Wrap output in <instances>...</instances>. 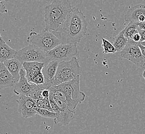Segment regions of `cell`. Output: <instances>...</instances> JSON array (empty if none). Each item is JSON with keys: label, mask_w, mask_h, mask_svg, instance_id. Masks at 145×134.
<instances>
[{"label": "cell", "mask_w": 145, "mask_h": 134, "mask_svg": "<svg viewBox=\"0 0 145 134\" xmlns=\"http://www.w3.org/2000/svg\"><path fill=\"white\" fill-rule=\"evenodd\" d=\"M72 9L70 2L63 0L54 1L46 6L44 9L45 30L57 31L63 23Z\"/></svg>", "instance_id": "cell-1"}, {"label": "cell", "mask_w": 145, "mask_h": 134, "mask_svg": "<svg viewBox=\"0 0 145 134\" xmlns=\"http://www.w3.org/2000/svg\"><path fill=\"white\" fill-rule=\"evenodd\" d=\"M88 30V22L77 25L62 24L56 31L52 32L63 45H77Z\"/></svg>", "instance_id": "cell-2"}, {"label": "cell", "mask_w": 145, "mask_h": 134, "mask_svg": "<svg viewBox=\"0 0 145 134\" xmlns=\"http://www.w3.org/2000/svg\"><path fill=\"white\" fill-rule=\"evenodd\" d=\"M81 72V67L76 57L69 62H59L56 76L51 83V86H56L74 80L79 78Z\"/></svg>", "instance_id": "cell-3"}, {"label": "cell", "mask_w": 145, "mask_h": 134, "mask_svg": "<svg viewBox=\"0 0 145 134\" xmlns=\"http://www.w3.org/2000/svg\"><path fill=\"white\" fill-rule=\"evenodd\" d=\"M80 79L76 78L55 87L57 89L64 92L67 98L68 108L75 112L78 104H81L85 99L86 95L80 90Z\"/></svg>", "instance_id": "cell-4"}, {"label": "cell", "mask_w": 145, "mask_h": 134, "mask_svg": "<svg viewBox=\"0 0 145 134\" xmlns=\"http://www.w3.org/2000/svg\"><path fill=\"white\" fill-rule=\"evenodd\" d=\"M27 41L30 45H33L45 53L62 44L52 32L45 30L39 33H31L27 38Z\"/></svg>", "instance_id": "cell-5"}, {"label": "cell", "mask_w": 145, "mask_h": 134, "mask_svg": "<svg viewBox=\"0 0 145 134\" xmlns=\"http://www.w3.org/2000/svg\"><path fill=\"white\" fill-rule=\"evenodd\" d=\"M78 53L77 45L61 44L46 52V56L49 62L57 61L61 62L71 60L76 57Z\"/></svg>", "instance_id": "cell-6"}, {"label": "cell", "mask_w": 145, "mask_h": 134, "mask_svg": "<svg viewBox=\"0 0 145 134\" xmlns=\"http://www.w3.org/2000/svg\"><path fill=\"white\" fill-rule=\"evenodd\" d=\"M14 58L19 60L22 64L25 62H39L46 65L50 62L45 52L31 45L17 51Z\"/></svg>", "instance_id": "cell-7"}, {"label": "cell", "mask_w": 145, "mask_h": 134, "mask_svg": "<svg viewBox=\"0 0 145 134\" xmlns=\"http://www.w3.org/2000/svg\"><path fill=\"white\" fill-rule=\"evenodd\" d=\"M120 56L123 58L130 60L137 67L142 68H145V58L142 55L139 45L131 40H128V43L126 47L120 52Z\"/></svg>", "instance_id": "cell-8"}, {"label": "cell", "mask_w": 145, "mask_h": 134, "mask_svg": "<svg viewBox=\"0 0 145 134\" xmlns=\"http://www.w3.org/2000/svg\"><path fill=\"white\" fill-rule=\"evenodd\" d=\"M18 103V111L25 119L34 117L37 114L36 100L23 95H19L17 100Z\"/></svg>", "instance_id": "cell-9"}, {"label": "cell", "mask_w": 145, "mask_h": 134, "mask_svg": "<svg viewBox=\"0 0 145 134\" xmlns=\"http://www.w3.org/2000/svg\"><path fill=\"white\" fill-rule=\"evenodd\" d=\"M37 89L36 84H30L26 77V72L23 67L20 71V81L14 86V93L17 95H23L29 98H32Z\"/></svg>", "instance_id": "cell-10"}, {"label": "cell", "mask_w": 145, "mask_h": 134, "mask_svg": "<svg viewBox=\"0 0 145 134\" xmlns=\"http://www.w3.org/2000/svg\"><path fill=\"white\" fill-rule=\"evenodd\" d=\"M56 102L59 108V112L56 114L57 118L54 120L55 124L61 123L63 125H67L74 119L75 112L71 110L67 104L57 98L52 97Z\"/></svg>", "instance_id": "cell-11"}, {"label": "cell", "mask_w": 145, "mask_h": 134, "mask_svg": "<svg viewBox=\"0 0 145 134\" xmlns=\"http://www.w3.org/2000/svg\"><path fill=\"white\" fill-rule=\"evenodd\" d=\"M125 20L134 23L145 22V5L138 4L129 9L125 14Z\"/></svg>", "instance_id": "cell-12"}, {"label": "cell", "mask_w": 145, "mask_h": 134, "mask_svg": "<svg viewBox=\"0 0 145 134\" xmlns=\"http://www.w3.org/2000/svg\"><path fill=\"white\" fill-rule=\"evenodd\" d=\"M45 64L39 62H25L23 67L26 72V77L30 83L32 80L40 73H42Z\"/></svg>", "instance_id": "cell-13"}, {"label": "cell", "mask_w": 145, "mask_h": 134, "mask_svg": "<svg viewBox=\"0 0 145 134\" xmlns=\"http://www.w3.org/2000/svg\"><path fill=\"white\" fill-rule=\"evenodd\" d=\"M16 83L14 78L9 72L4 63L0 64V88L3 89L6 88L12 87Z\"/></svg>", "instance_id": "cell-14"}, {"label": "cell", "mask_w": 145, "mask_h": 134, "mask_svg": "<svg viewBox=\"0 0 145 134\" xmlns=\"http://www.w3.org/2000/svg\"><path fill=\"white\" fill-rule=\"evenodd\" d=\"M87 22L86 17L82 11L76 7H72L63 24L66 25H77Z\"/></svg>", "instance_id": "cell-15"}, {"label": "cell", "mask_w": 145, "mask_h": 134, "mask_svg": "<svg viewBox=\"0 0 145 134\" xmlns=\"http://www.w3.org/2000/svg\"><path fill=\"white\" fill-rule=\"evenodd\" d=\"M59 62L52 61L45 65L42 69V73L45 79V84L51 86V83L56 76Z\"/></svg>", "instance_id": "cell-16"}, {"label": "cell", "mask_w": 145, "mask_h": 134, "mask_svg": "<svg viewBox=\"0 0 145 134\" xmlns=\"http://www.w3.org/2000/svg\"><path fill=\"white\" fill-rule=\"evenodd\" d=\"M6 68L14 77L16 84L20 79V71L23 68V64L16 58H13L4 62Z\"/></svg>", "instance_id": "cell-17"}, {"label": "cell", "mask_w": 145, "mask_h": 134, "mask_svg": "<svg viewBox=\"0 0 145 134\" xmlns=\"http://www.w3.org/2000/svg\"><path fill=\"white\" fill-rule=\"evenodd\" d=\"M17 51L14 50L7 45L1 36L0 40V62L4 63L9 60L14 58Z\"/></svg>", "instance_id": "cell-18"}, {"label": "cell", "mask_w": 145, "mask_h": 134, "mask_svg": "<svg viewBox=\"0 0 145 134\" xmlns=\"http://www.w3.org/2000/svg\"><path fill=\"white\" fill-rule=\"evenodd\" d=\"M128 43V39L124 36L123 30L115 37L113 40V45L117 52H121L126 47Z\"/></svg>", "instance_id": "cell-19"}, {"label": "cell", "mask_w": 145, "mask_h": 134, "mask_svg": "<svg viewBox=\"0 0 145 134\" xmlns=\"http://www.w3.org/2000/svg\"><path fill=\"white\" fill-rule=\"evenodd\" d=\"M138 31V26L137 23L130 22L125 28L123 30L124 36L128 39L131 38L134 34Z\"/></svg>", "instance_id": "cell-20"}, {"label": "cell", "mask_w": 145, "mask_h": 134, "mask_svg": "<svg viewBox=\"0 0 145 134\" xmlns=\"http://www.w3.org/2000/svg\"><path fill=\"white\" fill-rule=\"evenodd\" d=\"M101 40L103 54H114L117 52L114 45L108 40L103 38H102Z\"/></svg>", "instance_id": "cell-21"}, {"label": "cell", "mask_w": 145, "mask_h": 134, "mask_svg": "<svg viewBox=\"0 0 145 134\" xmlns=\"http://www.w3.org/2000/svg\"><path fill=\"white\" fill-rule=\"evenodd\" d=\"M36 111L38 115H40L42 117L50 118L54 120H55L57 118V115L55 112L50 111L48 109L39 108L37 107Z\"/></svg>", "instance_id": "cell-22"}, {"label": "cell", "mask_w": 145, "mask_h": 134, "mask_svg": "<svg viewBox=\"0 0 145 134\" xmlns=\"http://www.w3.org/2000/svg\"><path fill=\"white\" fill-rule=\"evenodd\" d=\"M33 84H36L37 85H40L45 84V79L43 74L42 73H40L38 76H36L35 78L31 81Z\"/></svg>", "instance_id": "cell-23"}, {"label": "cell", "mask_w": 145, "mask_h": 134, "mask_svg": "<svg viewBox=\"0 0 145 134\" xmlns=\"http://www.w3.org/2000/svg\"><path fill=\"white\" fill-rule=\"evenodd\" d=\"M37 106L39 108L45 109V105L44 99H41L36 100Z\"/></svg>", "instance_id": "cell-24"}, {"label": "cell", "mask_w": 145, "mask_h": 134, "mask_svg": "<svg viewBox=\"0 0 145 134\" xmlns=\"http://www.w3.org/2000/svg\"><path fill=\"white\" fill-rule=\"evenodd\" d=\"M3 2V1H0V11L1 13H6L8 12V11Z\"/></svg>", "instance_id": "cell-25"}, {"label": "cell", "mask_w": 145, "mask_h": 134, "mask_svg": "<svg viewBox=\"0 0 145 134\" xmlns=\"http://www.w3.org/2000/svg\"><path fill=\"white\" fill-rule=\"evenodd\" d=\"M138 32H139L140 35V36H141V38H142L141 42L145 41V30H142V29H140V28H139V27L138 26ZM141 42H140V43H141Z\"/></svg>", "instance_id": "cell-26"}, {"label": "cell", "mask_w": 145, "mask_h": 134, "mask_svg": "<svg viewBox=\"0 0 145 134\" xmlns=\"http://www.w3.org/2000/svg\"><path fill=\"white\" fill-rule=\"evenodd\" d=\"M43 98H49L50 97V91L49 90H45L42 92Z\"/></svg>", "instance_id": "cell-27"}, {"label": "cell", "mask_w": 145, "mask_h": 134, "mask_svg": "<svg viewBox=\"0 0 145 134\" xmlns=\"http://www.w3.org/2000/svg\"><path fill=\"white\" fill-rule=\"evenodd\" d=\"M137 26L139 27V28L142 30H145V22L142 23H137Z\"/></svg>", "instance_id": "cell-28"}, {"label": "cell", "mask_w": 145, "mask_h": 134, "mask_svg": "<svg viewBox=\"0 0 145 134\" xmlns=\"http://www.w3.org/2000/svg\"><path fill=\"white\" fill-rule=\"evenodd\" d=\"M139 47L140 48V50L142 51V55L144 57H145V47H143L142 45H139ZM144 69H145V66Z\"/></svg>", "instance_id": "cell-29"}, {"label": "cell", "mask_w": 145, "mask_h": 134, "mask_svg": "<svg viewBox=\"0 0 145 134\" xmlns=\"http://www.w3.org/2000/svg\"><path fill=\"white\" fill-rule=\"evenodd\" d=\"M140 45H142L143 47H145V41L141 42V43H140Z\"/></svg>", "instance_id": "cell-30"}, {"label": "cell", "mask_w": 145, "mask_h": 134, "mask_svg": "<svg viewBox=\"0 0 145 134\" xmlns=\"http://www.w3.org/2000/svg\"><path fill=\"white\" fill-rule=\"evenodd\" d=\"M142 76H143V78H144L145 80V69L144 71H143V72H142Z\"/></svg>", "instance_id": "cell-31"}]
</instances>
